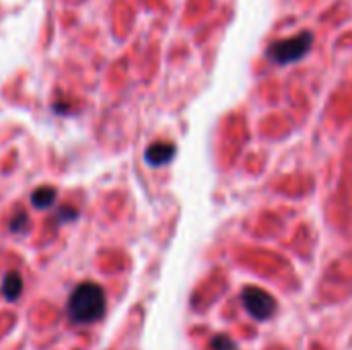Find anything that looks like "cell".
I'll list each match as a JSON object with an SVG mask.
<instances>
[{"mask_svg": "<svg viewBox=\"0 0 352 350\" xmlns=\"http://www.w3.org/2000/svg\"><path fill=\"white\" fill-rule=\"evenodd\" d=\"M105 293L95 283H80L68 299V318L74 324H93L105 316Z\"/></svg>", "mask_w": 352, "mask_h": 350, "instance_id": "cell-1", "label": "cell"}, {"mask_svg": "<svg viewBox=\"0 0 352 350\" xmlns=\"http://www.w3.org/2000/svg\"><path fill=\"white\" fill-rule=\"evenodd\" d=\"M311 45H314V35L309 31L297 33L295 37L280 39L268 45V58L274 64H293V62H299L303 56H307Z\"/></svg>", "mask_w": 352, "mask_h": 350, "instance_id": "cell-2", "label": "cell"}, {"mask_svg": "<svg viewBox=\"0 0 352 350\" xmlns=\"http://www.w3.org/2000/svg\"><path fill=\"white\" fill-rule=\"evenodd\" d=\"M241 299H243V305H245L248 314H250L252 318L260 320V322H262V320H268V318L274 314V309H276L274 297L268 295L266 291L258 289V287H248V289L243 291Z\"/></svg>", "mask_w": 352, "mask_h": 350, "instance_id": "cell-3", "label": "cell"}, {"mask_svg": "<svg viewBox=\"0 0 352 350\" xmlns=\"http://www.w3.org/2000/svg\"><path fill=\"white\" fill-rule=\"evenodd\" d=\"M173 157H175V146L169 142H155L146 149V155H144L146 163L153 167H161V165L169 163Z\"/></svg>", "mask_w": 352, "mask_h": 350, "instance_id": "cell-4", "label": "cell"}, {"mask_svg": "<svg viewBox=\"0 0 352 350\" xmlns=\"http://www.w3.org/2000/svg\"><path fill=\"white\" fill-rule=\"evenodd\" d=\"M23 291V278L19 272H8L2 281V295L6 301H16Z\"/></svg>", "mask_w": 352, "mask_h": 350, "instance_id": "cell-5", "label": "cell"}, {"mask_svg": "<svg viewBox=\"0 0 352 350\" xmlns=\"http://www.w3.org/2000/svg\"><path fill=\"white\" fill-rule=\"evenodd\" d=\"M56 200V190L54 188H37L31 194V202L35 208H47Z\"/></svg>", "mask_w": 352, "mask_h": 350, "instance_id": "cell-6", "label": "cell"}, {"mask_svg": "<svg viewBox=\"0 0 352 350\" xmlns=\"http://www.w3.org/2000/svg\"><path fill=\"white\" fill-rule=\"evenodd\" d=\"M212 349L214 350H235V344L227 338V336H214L212 340Z\"/></svg>", "mask_w": 352, "mask_h": 350, "instance_id": "cell-7", "label": "cell"}, {"mask_svg": "<svg viewBox=\"0 0 352 350\" xmlns=\"http://www.w3.org/2000/svg\"><path fill=\"white\" fill-rule=\"evenodd\" d=\"M25 223H27V217H25V215H19V221H16V223L12 221V225H10V229H12V231H21Z\"/></svg>", "mask_w": 352, "mask_h": 350, "instance_id": "cell-8", "label": "cell"}]
</instances>
